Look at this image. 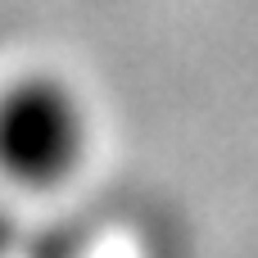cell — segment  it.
Returning a JSON list of instances; mask_svg holds the SVG:
<instances>
[{"mask_svg": "<svg viewBox=\"0 0 258 258\" xmlns=\"http://www.w3.org/2000/svg\"><path fill=\"white\" fill-rule=\"evenodd\" d=\"M95 150V113L82 86L54 68L0 82V190L54 195Z\"/></svg>", "mask_w": 258, "mask_h": 258, "instance_id": "obj_1", "label": "cell"}, {"mask_svg": "<svg viewBox=\"0 0 258 258\" xmlns=\"http://www.w3.org/2000/svg\"><path fill=\"white\" fill-rule=\"evenodd\" d=\"M18 249H23V227H18L9 200L0 195V258H18Z\"/></svg>", "mask_w": 258, "mask_h": 258, "instance_id": "obj_2", "label": "cell"}]
</instances>
